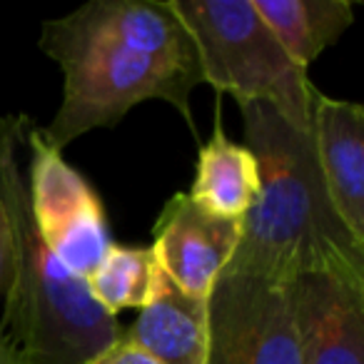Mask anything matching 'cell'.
<instances>
[{
	"label": "cell",
	"instance_id": "8fae6325",
	"mask_svg": "<svg viewBox=\"0 0 364 364\" xmlns=\"http://www.w3.org/2000/svg\"><path fill=\"white\" fill-rule=\"evenodd\" d=\"M259 193V167L247 145L232 142L220 117L210 140L200 147L190 200L210 215L242 220Z\"/></svg>",
	"mask_w": 364,
	"mask_h": 364
},
{
	"label": "cell",
	"instance_id": "52a82bcc",
	"mask_svg": "<svg viewBox=\"0 0 364 364\" xmlns=\"http://www.w3.org/2000/svg\"><path fill=\"white\" fill-rule=\"evenodd\" d=\"M242 235V220L210 215L188 193H177L162 208L152 230V255L175 287L208 299L230 264Z\"/></svg>",
	"mask_w": 364,
	"mask_h": 364
},
{
	"label": "cell",
	"instance_id": "5b68a950",
	"mask_svg": "<svg viewBox=\"0 0 364 364\" xmlns=\"http://www.w3.org/2000/svg\"><path fill=\"white\" fill-rule=\"evenodd\" d=\"M208 364H302L287 284L225 267L208 297Z\"/></svg>",
	"mask_w": 364,
	"mask_h": 364
},
{
	"label": "cell",
	"instance_id": "9c48e42d",
	"mask_svg": "<svg viewBox=\"0 0 364 364\" xmlns=\"http://www.w3.org/2000/svg\"><path fill=\"white\" fill-rule=\"evenodd\" d=\"M309 135L329 200L349 235L364 245V107L317 90Z\"/></svg>",
	"mask_w": 364,
	"mask_h": 364
},
{
	"label": "cell",
	"instance_id": "7c38bea8",
	"mask_svg": "<svg viewBox=\"0 0 364 364\" xmlns=\"http://www.w3.org/2000/svg\"><path fill=\"white\" fill-rule=\"evenodd\" d=\"M252 3L289 60L304 70H309L324 48L334 46L354 21V8L349 0H252Z\"/></svg>",
	"mask_w": 364,
	"mask_h": 364
},
{
	"label": "cell",
	"instance_id": "7a4b0ae2",
	"mask_svg": "<svg viewBox=\"0 0 364 364\" xmlns=\"http://www.w3.org/2000/svg\"><path fill=\"white\" fill-rule=\"evenodd\" d=\"M240 112L245 145L259 167V193L228 267L282 284L299 274L364 282V245L329 200L309 130L292 127L264 102H240Z\"/></svg>",
	"mask_w": 364,
	"mask_h": 364
},
{
	"label": "cell",
	"instance_id": "9a60e30c",
	"mask_svg": "<svg viewBox=\"0 0 364 364\" xmlns=\"http://www.w3.org/2000/svg\"><path fill=\"white\" fill-rule=\"evenodd\" d=\"M6 264H8V223L3 205H0V284L6 279Z\"/></svg>",
	"mask_w": 364,
	"mask_h": 364
},
{
	"label": "cell",
	"instance_id": "2e32d148",
	"mask_svg": "<svg viewBox=\"0 0 364 364\" xmlns=\"http://www.w3.org/2000/svg\"><path fill=\"white\" fill-rule=\"evenodd\" d=\"M0 364H23L18 352L13 349V344L0 334Z\"/></svg>",
	"mask_w": 364,
	"mask_h": 364
},
{
	"label": "cell",
	"instance_id": "3957f363",
	"mask_svg": "<svg viewBox=\"0 0 364 364\" xmlns=\"http://www.w3.org/2000/svg\"><path fill=\"white\" fill-rule=\"evenodd\" d=\"M31 127L28 115H0V205L8 223L0 334L23 364H87L120 339L122 327L38 232L21 162Z\"/></svg>",
	"mask_w": 364,
	"mask_h": 364
},
{
	"label": "cell",
	"instance_id": "277c9868",
	"mask_svg": "<svg viewBox=\"0 0 364 364\" xmlns=\"http://www.w3.org/2000/svg\"><path fill=\"white\" fill-rule=\"evenodd\" d=\"M200 55L203 82L237 102L272 105L297 130L312 125L317 87L294 65L252 0H167Z\"/></svg>",
	"mask_w": 364,
	"mask_h": 364
},
{
	"label": "cell",
	"instance_id": "4fadbf2b",
	"mask_svg": "<svg viewBox=\"0 0 364 364\" xmlns=\"http://www.w3.org/2000/svg\"><path fill=\"white\" fill-rule=\"evenodd\" d=\"M157 262L150 247L112 242L95 272L85 279L92 299L115 317L120 309L142 307L155 284Z\"/></svg>",
	"mask_w": 364,
	"mask_h": 364
},
{
	"label": "cell",
	"instance_id": "8992f818",
	"mask_svg": "<svg viewBox=\"0 0 364 364\" xmlns=\"http://www.w3.org/2000/svg\"><path fill=\"white\" fill-rule=\"evenodd\" d=\"M28 195L36 228L58 259L87 279L110 250L107 215L92 185L48 145L38 127L26 135Z\"/></svg>",
	"mask_w": 364,
	"mask_h": 364
},
{
	"label": "cell",
	"instance_id": "ba28073f",
	"mask_svg": "<svg viewBox=\"0 0 364 364\" xmlns=\"http://www.w3.org/2000/svg\"><path fill=\"white\" fill-rule=\"evenodd\" d=\"M287 292L302 364H364V282L299 274Z\"/></svg>",
	"mask_w": 364,
	"mask_h": 364
},
{
	"label": "cell",
	"instance_id": "30bf717a",
	"mask_svg": "<svg viewBox=\"0 0 364 364\" xmlns=\"http://www.w3.org/2000/svg\"><path fill=\"white\" fill-rule=\"evenodd\" d=\"M122 337L160 364H208V299L185 294L157 267L150 299Z\"/></svg>",
	"mask_w": 364,
	"mask_h": 364
},
{
	"label": "cell",
	"instance_id": "5bb4252c",
	"mask_svg": "<svg viewBox=\"0 0 364 364\" xmlns=\"http://www.w3.org/2000/svg\"><path fill=\"white\" fill-rule=\"evenodd\" d=\"M87 364H160L157 359H152L145 349L135 347L132 342H127L120 334L117 342H112L107 349H102L95 359H90Z\"/></svg>",
	"mask_w": 364,
	"mask_h": 364
},
{
	"label": "cell",
	"instance_id": "6da1fadb",
	"mask_svg": "<svg viewBox=\"0 0 364 364\" xmlns=\"http://www.w3.org/2000/svg\"><path fill=\"white\" fill-rule=\"evenodd\" d=\"M41 50L63 70L60 107L41 130L55 150L117 125L145 100L170 102L193 127L200 55L167 0H92L43 23Z\"/></svg>",
	"mask_w": 364,
	"mask_h": 364
}]
</instances>
